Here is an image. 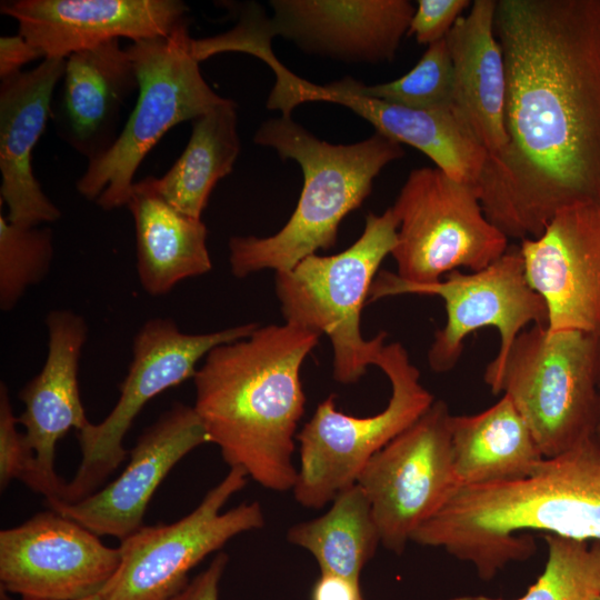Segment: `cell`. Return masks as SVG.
<instances>
[{"label": "cell", "instance_id": "6da1fadb", "mask_svg": "<svg viewBox=\"0 0 600 600\" xmlns=\"http://www.w3.org/2000/svg\"><path fill=\"white\" fill-rule=\"evenodd\" d=\"M504 146L474 187L507 237H539L560 210L600 206V0H497Z\"/></svg>", "mask_w": 600, "mask_h": 600}, {"label": "cell", "instance_id": "7a4b0ae2", "mask_svg": "<svg viewBox=\"0 0 600 600\" xmlns=\"http://www.w3.org/2000/svg\"><path fill=\"white\" fill-rule=\"evenodd\" d=\"M320 337L286 322L258 326L212 349L193 377V407L208 442L266 489L296 484L294 440L306 403L300 371Z\"/></svg>", "mask_w": 600, "mask_h": 600}, {"label": "cell", "instance_id": "3957f363", "mask_svg": "<svg viewBox=\"0 0 600 600\" xmlns=\"http://www.w3.org/2000/svg\"><path fill=\"white\" fill-rule=\"evenodd\" d=\"M600 541V441L597 436L543 458L526 477L457 486L412 541L442 548L491 580L533 552L521 532Z\"/></svg>", "mask_w": 600, "mask_h": 600}, {"label": "cell", "instance_id": "277c9868", "mask_svg": "<svg viewBox=\"0 0 600 600\" xmlns=\"http://www.w3.org/2000/svg\"><path fill=\"white\" fill-rule=\"evenodd\" d=\"M253 141L297 161L303 187L293 213L277 233L230 238L229 262L237 278L264 269L289 271L316 251L333 247L340 222L371 193L374 178L404 156L400 143L377 131L357 143L332 144L282 114L262 122Z\"/></svg>", "mask_w": 600, "mask_h": 600}, {"label": "cell", "instance_id": "5b68a950", "mask_svg": "<svg viewBox=\"0 0 600 600\" xmlns=\"http://www.w3.org/2000/svg\"><path fill=\"white\" fill-rule=\"evenodd\" d=\"M494 394L508 397L544 458L597 436L600 418V342L580 331L523 330L502 364L484 370Z\"/></svg>", "mask_w": 600, "mask_h": 600}, {"label": "cell", "instance_id": "8992f818", "mask_svg": "<svg viewBox=\"0 0 600 600\" xmlns=\"http://www.w3.org/2000/svg\"><path fill=\"white\" fill-rule=\"evenodd\" d=\"M399 221L388 208L369 213L359 239L333 256L311 254L289 271L276 273V294L286 323L320 336L332 346V373L344 384L357 382L374 366L387 332L371 339L361 332V313L383 259L397 243Z\"/></svg>", "mask_w": 600, "mask_h": 600}, {"label": "cell", "instance_id": "52a82bcc", "mask_svg": "<svg viewBox=\"0 0 600 600\" xmlns=\"http://www.w3.org/2000/svg\"><path fill=\"white\" fill-rule=\"evenodd\" d=\"M187 19L167 37L131 42L137 103L112 146L78 179V192L109 211L127 206L134 174L163 134L227 101L203 79Z\"/></svg>", "mask_w": 600, "mask_h": 600}, {"label": "cell", "instance_id": "ba28073f", "mask_svg": "<svg viewBox=\"0 0 600 600\" xmlns=\"http://www.w3.org/2000/svg\"><path fill=\"white\" fill-rule=\"evenodd\" d=\"M391 383L387 407L370 417L337 410L336 396L321 401L297 434L300 467L293 493L304 508L320 509L357 483L368 461L434 402L400 342L384 344L376 364Z\"/></svg>", "mask_w": 600, "mask_h": 600}, {"label": "cell", "instance_id": "9c48e42d", "mask_svg": "<svg viewBox=\"0 0 600 600\" xmlns=\"http://www.w3.org/2000/svg\"><path fill=\"white\" fill-rule=\"evenodd\" d=\"M392 210L399 221L394 273L407 282H437L459 268L481 270L509 248L476 188L437 167L412 170Z\"/></svg>", "mask_w": 600, "mask_h": 600}, {"label": "cell", "instance_id": "30bf717a", "mask_svg": "<svg viewBox=\"0 0 600 600\" xmlns=\"http://www.w3.org/2000/svg\"><path fill=\"white\" fill-rule=\"evenodd\" d=\"M399 294L436 296L444 302L446 323L434 332L427 354L429 367L439 373L457 366L464 340L479 329L499 333L498 352L484 369L494 370L527 327L548 326L547 306L528 282L519 247L508 248L481 270H453L432 283L407 282L382 270L371 284L368 303Z\"/></svg>", "mask_w": 600, "mask_h": 600}, {"label": "cell", "instance_id": "8fae6325", "mask_svg": "<svg viewBox=\"0 0 600 600\" xmlns=\"http://www.w3.org/2000/svg\"><path fill=\"white\" fill-rule=\"evenodd\" d=\"M257 328L251 322L193 334L180 331L170 318L148 320L134 337L133 358L116 406L101 422L78 432L81 461L58 501L74 503L96 492L126 459L123 439L142 408L161 392L193 379L197 363L212 349L246 338Z\"/></svg>", "mask_w": 600, "mask_h": 600}, {"label": "cell", "instance_id": "7c38bea8", "mask_svg": "<svg viewBox=\"0 0 600 600\" xmlns=\"http://www.w3.org/2000/svg\"><path fill=\"white\" fill-rule=\"evenodd\" d=\"M240 468L211 488L197 508L172 523L143 526L119 546L120 566L102 590L104 600H170L190 582L189 571L233 537L260 529L258 502L223 506L248 482Z\"/></svg>", "mask_w": 600, "mask_h": 600}, {"label": "cell", "instance_id": "4fadbf2b", "mask_svg": "<svg viewBox=\"0 0 600 600\" xmlns=\"http://www.w3.org/2000/svg\"><path fill=\"white\" fill-rule=\"evenodd\" d=\"M450 418L447 403L434 400L368 461L357 480L370 501L381 544L397 554L458 486Z\"/></svg>", "mask_w": 600, "mask_h": 600}, {"label": "cell", "instance_id": "5bb4252c", "mask_svg": "<svg viewBox=\"0 0 600 600\" xmlns=\"http://www.w3.org/2000/svg\"><path fill=\"white\" fill-rule=\"evenodd\" d=\"M273 72L276 83L267 101L269 109L290 116L304 102L324 101L347 107L369 121L377 132L423 152L451 178L477 186L489 152L453 104L408 108L362 93L350 77L316 84L283 64L277 66Z\"/></svg>", "mask_w": 600, "mask_h": 600}, {"label": "cell", "instance_id": "9a60e30c", "mask_svg": "<svg viewBox=\"0 0 600 600\" xmlns=\"http://www.w3.org/2000/svg\"><path fill=\"white\" fill-rule=\"evenodd\" d=\"M119 548L49 509L0 531V581L22 599L78 600L101 592L117 572Z\"/></svg>", "mask_w": 600, "mask_h": 600}, {"label": "cell", "instance_id": "2e32d148", "mask_svg": "<svg viewBox=\"0 0 600 600\" xmlns=\"http://www.w3.org/2000/svg\"><path fill=\"white\" fill-rule=\"evenodd\" d=\"M519 248L528 282L547 306V330L580 331L600 342V206L560 210Z\"/></svg>", "mask_w": 600, "mask_h": 600}, {"label": "cell", "instance_id": "e0dca14e", "mask_svg": "<svg viewBox=\"0 0 600 600\" xmlns=\"http://www.w3.org/2000/svg\"><path fill=\"white\" fill-rule=\"evenodd\" d=\"M203 443L208 436L194 407L176 402L139 436L117 479L78 502L46 503L99 537L122 541L144 526L148 504L172 468Z\"/></svg>", "mask_w": 600, "mask_h": 600}, {"label": "cell", "instance_id": "ac0fdd59", "mask_svg": "<svg viewBox=\"0 0 600 600\" xmlns=\"http://www.w3.org/2000/svg\"><path fill=\"white\" fill-rule=\"evenodd\" d=\"M0 11L44 58L67 59L114 39L167 37L188 7L179 0H11Z\"/></svg>", "mask_w": 600, "mask_h": 600}, {"label": "cell", "instance_id": "d6986e66", "mask_svg": "<svg viewBox=\"0 0 600 600\" xmlns=\"http://www.w3.org/2000/svg\"><path fill=\"white\" fill-rule=\"evenodd\" d=\"M269 37L344 62L391 61L408 33L414 6L408 0H272Z\"/></svg>", "mask_w": 600, "mask_h": 600}, {"label": "cell", "instance_id": "ffe728a7", "mask_svg": "<svg viewBox=\"0 0 600 600\" xmlns=\"http://www.w3.org/2000/svg\"><path fill=\"white\" fill-rule=\"evenodd\" d=\"M46 326V362L19 391L24 410L18 422L26 428V438L36 454L37 492L50 501L60 498L67 483L54 470L58 441L71 429L79 432L91 422L78 383L79 360L88 337L87 322L71 310L57 309L49 312Z\"/></svg>", "mask_w": 600, "mask_h": 600}, {"label": "cell", "instance_id": "44dd1931", "mask_svg": "<svg viewBox=\"0 0 600 600\" xmlns=\"http://www.w3.org/2000/svg\"><path fill=\"white\" fill-rule=\"evenodd\" d=\"M64 70L66 59L44 58L34 69L1 80L0 196L7 219L19 226H41L61 217L34 177L32 151L52 113L53 91Z\"/></svg>", "mask_w": 600, "mask_h": 600}, {"label": "cell", "instance_id": "7402d4cb", "mask_svg": "<svg viewBox=\"0 0 600 600\" xmlns=\"http://www.w3.org/2000/svg\"><path fill=\"white\" fill-rule=\"evenodd\" d=\"M138 89L133 60L119 39L72 53L53 116L59 137L88 161L98 158L116 141L122 107Z\"/></svg>", "mask_w": 600, "mask_h": 600}, {"label": "cell", "instance_id": "603a6c76", "mask_svg": "<svg viewBox=\"0 0 600 600\" xmlns=\"http://www.w3.org/2000/svg\"><path fill=\"white\" fill-rule=\"evenodd\" d=\"M497 0H474L446 37L453 68V106L490 154L506 143V67L494 33Z\"/></svg>", "mask_w": 600, "mask_h": 600}, {"label": "cell", "instance_id": "cb8c5ba5", "mask_svg": "<svg viewBox=\"0 0 600 600\" xmlns=\"http://www.w3.org/2000/svg\"><path fill=\"white\" fill-rule=\"evenodd\" d=\"M134 222L137 273L150 296H163L180 281L209 272L207 228L173 208L149 186L134 183L127 203Z\"/></svg>", "mask_w": 600, "mask_h": 600}, {"label": "cell", "instance_id": "d4e9b609", "mask_svg": "<svg viewBox=\"0 0 600 600\" xmlns=\"http://www.w3.org/2000/svg\"><path fill=\"white\" fill-rule=\"evenodd\" d=\"M450 432L458 486L520 479L544 458L528 423L503 394L481 412L451 414Z\"/></svg>", "mask_w": 600, "mask_h": 600}, {"label": "cell", "instance_id": "484cf974", "mask_svg": "<svg viewBox=\"0 0 600 600\" xmlns=\"http://www.w3.org/2000/svg\"><path fill=\"white\" fill-rule=\"evenodd\" d=\"M191 123L189 141L172 167L146 180L173 208L201 219L213 187L232 171L240 151L237 103L227 99Z\"/></svg>", "mask_w": 600, "mask_h": 600}, {"label": "cell", "instance_id": "4316f807", "mask_svg": "<svg viewBox=\"0 0 600 600\" xmlns=\"http://www.w3.org/2000/svg\"><path fill=\"white\" fill-rule=\"evenodd\" d=\"M287 538L309 551L321 572L358 586L363 567L381 543L370 501L358 483L339 492L324 514L292 526Z\"/></svg>", "mask_w": 600, "mask_h": 600}, {"label": "cell", "instance_id": "83f0119b", "mask_svg": "<svg viewBox=\"0 0 600 600\" xmlns=\"http://www.w3.org/2000/svg\"><path fill=\"white\" fill-rule=\"evenodd\" d=\"M547 562L526 593L513 600H593L600 596V541L543 534Z\"/></svg>", "mask_w": 600, "mask_h": 600}, {"label": "cell", "instance_id": "f1b7e54d", "mask_svg": "<svg viewBox=\"0 0 600 600\" xmlns=\"http://www.w3.org/2000/svg\"><path fill=\"white\" fill-rule=\"evenodd\" d=\"M53 236L47 227H26L0 216V309L12 310L29 287L49 273Z\"/></svg>", "mask_w": 600, "mask_h": 600}, {"label": "cell", "instance_id": "f546056e", "mask_svg": "<svg viewBox=\"0 0 600 600\" xmlns=\"http://www.w3.org/2000/svg\"><path fill=\"white\" fill-rule=\"evenodd\" d=\"M362 93L403 107L431 109L453 104V68L446 39L428 46L418 63L402 77L366 86Z\"/></svg>", "mask_w": 600, "mask_h": 600}, {"label": "cell", "instance_id": "4dcf8cb0", "mask_svg": "<svg viewBox=\"0 0 600 600\" xmlns=\"http://www.w3.org/2000/svg\"><path fill=\"white\" fill-rule=\"evenodd\" d=\"M9 392L0 383V488L4 490L12 480H20L37 492L38 473L36 454L26 434L18 430Z\"/></svg>", "mask_w": 600, "mask_h": 600}, {"label": "cell", "instance_id": "1f68e13d", "mask_svg": "<svg viewBox=\"0 0 600 600\" xmlns=\"http://www.w3.org/2000/svg\"><path fill=\"white\" fill-rule=\"evenodd\" d=\"M408 34L418 43L430 46L446 39L454 23L469 7V0H419Z\"/></svg>", "mask_w": 600, "mask_h": 600}, {"label": "cell", "instance_id": "d6a6232c", "mask_svg": "<svg viewBox=\"0 0 600 600\" xmlns=\"http://www.w3.org/2000/svg\"><path fill=\"white\" fill-rule=\"evenodd\" d=\"M228 560L224 552L218 553L206 570L170 600H219V583Z\"/></svg>", "mask_w": 600, "mask_h": 600}, {"label": "cell", "instance_id": "836d02e7", "mask_svg": "<svg viewBox=\"0 0 600 600\" xmlns=\"http://www.w3.org/2000/svg\"><path fill=\"white\" fill-rule=\"evenodd\" d=\"M43 54L20 34L0 38V79L4 80L21 71V67Z\"/></svg>", "mask_w": 600, "mask_h": 600}, {"label": "cell", "instance_id": "e575fe53", "mask_svg": "<svg viewBox=\"0 0 600 600\" xmlns=\"http://www.w3.org/2000/svg\"><path fill=\"white\" fill-rule=\"evenodd\" d=\"M311 600H364V598L360 586L340 576L321 572L312 587Z\"/></svg>", "mask_w": 600, "mask_h": 600}, {"label": "cell", "instance_id": "d590c367", "mask_svg": "<svg viewBox=\"0 0 600 600\" xmlns=\"http://www.w3.org/2000/svg\"><path fill=\"white\" fill-rule=\"evenodd\" d=\"M22 600H34V599H22ZM78 600H104V599H103V594H102V591H101L99 593H96V594H92V596H89V597H86V598H82V599H78Z\"/></svg>", "mask_w": 600, "mask_h": 600}, {"label": "cell", "instance_id": "8d00e7d4", "mask_svg": "<svg viewBox=\"0 0 600 600\" xmlns=\"http://www.w3.org/2000/svg\"><path fill=\"white\" fill-rule=\"evenodd\" d=\"M599 389H600V384H599ZM597 438L600 441V418H599V423H598V429H597Z\"/></svg>", "mask_w": 600, "mask_h": 600}, {"label": "cell", "instance_id": "74e56055", "mask_svg": "<svg viewBox=\"0 0 600 600\" xmlns=\"http://www.w3.org/2000/svg\"><path fill=\"white\" fill-rule=\"evenodd\" d=\"M593 600H600V596H599V597H597V598H596V599H593Z\"/></svg>", "mask_w": 600, "mask_h": 600}]
</instances>
